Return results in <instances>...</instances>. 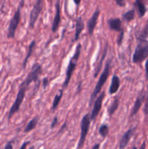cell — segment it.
<instances>
[{
  "label": "cell",
  "mask_w": 148,
  "mask_h": 149,
  "mask_svg": "<svg viewBox=\"0 0 148 149\" xmlns=\"http://www.w3.org/2000/svg\"><path fill=\"white\" fill-rule=\"evenodd\" d=\"M74 3L75 4V5L76 6H79L80 4H81V0H73Z\"/></svg>",
  "instance_id": "obj_34"
},
{
  "label": "cell",
  "mask_w": 148,
  "mask_h": 149,
  "mask_svg": "<svg viewBox=\"0 0 148 149\" xmlns=\"http://www.w3.org/2000/svg\"><path fill=\"white\" fill-rule=\"evenodd\" d=\"M144 112L147 116H148V92L146 96V101H145V108H144Z\"/></svg>",
  "instance_id": "obj_27"
},
{
  "label": "cell",
  "mask_w": 148,
  "mask_h": 149,
  "mask_svg": "<svg viewBox=\"0 0 148 149\" xmlns=\"http://www.w3.org/2000/svg\"><path fill=\"white\" fill-rule=\"evenodd\" d=\"M89 113H86L82 118L81 122V135H80L79 141H78V148L77 149H81L84 145L87 135H88L89 130L90 123H91Z\"/></svg>",
  "instance_id": "obj_6"
},
{
  "label": "cell",
  "mask_w": 148,
  "mask_h": 149,
  "mask_svg": "<svg viewBox=\"0 0 148 149\" xmlns=\"http://www.w3.org/2000/svg\"><path fill=\"white\" fill-rule=\"evenodd\" d=\"M38 121H39V118L36 116V117H34L33 119H32L30 122L28 123V125H26V128L24 130V132L27 133V132H30L33 130H34L36 128V125H37Z\"/></svg>",
  "instance_id": "obj_21"
},
{
  "label": "cell",
  "mask_w": 148,
  "mask_h": 149,
  "mask_svg": "<svg viewBox=\"0 0 148 149\" xmlns=\"http://www.w3.org/2000/svg\"><path fill=\"white\" fill-rule=\"evenodd\" d=\"M35 46H36V42H35V40H33L31 42H30V45H28V53H27V55H26V58H25V59H24V61H23V69H25V68H26V65H27L28 61L29 60L30 57L31 56V55L33 54V50H34Z\"/></svg>",
  "instance_id": "obj_19"
},
{
  "label": "cell",
  "mask_w": 148,
  "mask_h": 149,
  "mask_svg": "<svg viewBox=\"0 0 148 149\" xmlns=\"http://www.w3.org/2000/svg\"><path fill=\"white\" fill-rule=\"evenodd\" d=\"M145 71H146V77L148 80V60L147 61L146 63H145Z\"/></svg>",
  "instance_id": "obj_32"
},
{
  "label": "cell",
  "mask_w": 148,
  "mask_h": 149,
  "mask_svg": "<svg viewBox=\"0 0 148 149\" xmlns=\"http://www.w3.org/2000/svg\"><path fill=\"white\" fill-rule=\"evenodd\" d=\"M100 15V9L97 8V10L94 11L91 17L89 20L88 23H87V28H88V32L89 35H92L94 33V31L95 29L96 26L97 24V21H98L99 16Z\"/></svg>",
  "instance_id": "obj_10"
},
{
  "label": "cell",
  "mask_w": 148,
  "mask_h": 149,
  "mask_svg": "<svg viewBox=\"0 0 148 149\" xmlns=\"http://www.w3.org/2000/svg\"><path fill=\"white\" fill-rule=\"evenodd\" d=\"M108 26L110 27V29L115 31L120 32V31L123 30V29H122L121 20L118 17H114V18L109 19Z\"/></svg>",
  "instance_id": "obj_14"
},
{
  "label": "cell",
  "mask_w": 148,
  "mask_h": 149,
  "mask_svg": "<svg viewBox=\"0 0 148 149\" xmlns=\"http://www.w3.org/2000/svg\"><path fill=\"white\" fill-rule=\"evenodd\" d=\"M29 143H30V142H25L24 143H23V145L21 146V147H20V148L19 149H26V147H27V146L29 144Z\"/></svg>",
  "instance_id": "obj_33"
},
{
  "label": "cell",
  "mask_w": 148,
  "mask_h": 149,
  "mask_svg": "<svg viewBox=\"0 0 148 149\" xmlns=\"http://www.w3.org/2000/svg\"><path fill=\"white\" fill-rule=\"evenodd\" d=\"M25 0H21L19 4L17 9L15 12L14 15L12 17V19L10 21L8 28V32H7V37L9 39H13L15 36L16 30L19 26V23L20 22V17H21V10L24 4Z\"/></svg>",
  "instance_id": "obj_5"
},
{
  "label": "cell",
  "mask_w": 148,
  "mask_h": 149,
  "mask_svg": "<svg viewBox=\"0 0 148 149\" xmlns=\"http://www.w3.org/2000/svg\"><path fill=\"white\" fill-rule=\"evenodd\" d=\"M123 36H124V31H123V30H122V31H120V35H119L118 39V46H120V45L122 44V42H123Z\"/></svg>",
  "instance_id": "obj_26"
},
{
  "label": "cell",
  "mask_w": 148,
  "mask_h": 149,
  "mask_svg": "<svg viewBox=\"0 0 148 149\" xmlns=\"http://www.w3.org/2000/svg\"><path fill=\"white\" fill-rule=\"evenodd\" d=\"M28 149H35V148H34V146H31V147H30Z\"/></svg>",
  "instance_id": "obj_37"
},
{
  "label": "cell",
  "mask_w": 148,
  "mask_h": 149,
  "mask_svg": "<svg viewBox=\"0 0 148 149\" xmlns=\"http://www.w3.org/2000/svg\"><path fill=\"white\" fill-rule=\"evenodd\" d=\"M4 149H13L12 142V141H10V142L7 143L5 145V146H4Z\"/></svg>",
  "instance_id": "obj_30"
},
{
  "label": "cell",
  "mask_w": 148,
  "mask_h": 149,
  "mask_svg": "<svg viewBox=\"0 0 148 149\" xmlns=\"http://www.w3.org/2000/svg\"><path fill=\"white\" fill-rule=\"evenodd\" d=\"M148 37V23H147L145 27L144 28V29L142 30V31L141 32L140 35H139V39H146Z\"/></svg>",
  "instance_id": "obj_25"
},
{
  "label": "cell",
  "mask_w": 148,
  "mask_h": 149,
  "mask_svg": "<svg viewBox=\"0 0 148 149\" xmlns=\"http://www.w3.org/2000/svg\"><path fill=\"white\" fill-rule=\"evenodd\" d=\"M100 144L97 143V144H95V145H94V146L92 147V148H91V149H100Z\"/></svg>",
  "instance_id": "obj_35"
},
{
  "label": "cell",
  "mask_w": 148,
  "mask_h": 149,
  "mask_svg": "<svg viewBox=\"0 0 148 149\" xmlns=\"http://www.w3.org/2000/svg\"><path fill=\"white\" fill-rule=\"evenodd\" d=\"M148 58V41L139 39L136 47L133 52L132 61L133 63H139Z\"/></svg>",
  "instance_id": "obj_4"
},
{
  "label": "cell",
  "mask_w": 148,
  "mask_h": 149,
  "mask_svg": "<svg viewBox=\"0 0 148 149\" xmlns=\"http://www.w3.org/2000/svg\"><path fill=\"white\" fill-rule=\"evenodd\" d=\"M145 0H136L134 2L135 7L137 10L138 13L140 17H142L146 13V7H145Z\"/></svg>",
  "instance_id": "obj_18"
},
{
  "label": "cell",
  "mask_w": 148,
  "mask_h": 149,
  "mask_svg": "<svg viewBox=\"0 0 148 149\" xmlns=\"http://www.w3.org/2000/svg\"><path fill=\"white\" fill-rule=\"evenodd\" d=\"M135 17V10H131L129 11L126 12V13L123 15V17L126 21L130 22L132 20L134 19Z\"/></svg>",
  "instance_id": "obj_23"
},
{
  "label": "cell",
  "mask_w": 148,
  "mask_h": 149,
  "mask_svg": "<svg viewBox=\"0 0 148 149\" xmlns=\"http://www.w3.org/2000/svg\"><path fill=\"white\" fill-rule=\"evenodd\" d=\"M132 149H136V147H133V148H132Z\"/></svg>",
  "instance_id": "obj_38"
},
{
  "label": "cell",
  "mask_w": 148,
  "mask_h": 149,
  "mask_svg": "<svg viewBox=\"0 0 148 149\" xmlns=\"http://www.w3.org/2000/svg\"><path fill=\"white\" fill-rule=\"evenodd\" d=\"M107 49H108V45H107V43H106L105 46H104V49H103L102 55L101 58H100V62L98 63V64H97V67H96V68H95V71H94V77H95V78L97 77V75L99 74V73L100 72L101 69L102 68L103 61H104V58H105L106 55H107Z\"/></svg>",
  "instance_id": "obj_17"
},
{
  "label": "cell",
  "mask_w": 148,
  "mask_h": 149,
  "mask_svg": "<svg viewBox=\"0 0 148 149\" xmlns=\"http://www.w3.org/2000/svg\"><path fill=\"white\" fill-rule=\"evenodd\" d=\"M99 133L103 138L107 136L109 133V127L107 125H102L99 129Z\"/></svg>",
  "instance_id": "obj_24"
},
{
  "label": "cell",
  "mask_w": 148,
  "mask_h": 149,
  "mask_svg": "<svg viewBox=\"0 0 148 149\" xmlns=\"http://www.w3.org/2000/svg\"><path fill=\"white\" fill-rule=\"evenodd\" d=\"M145 143H143V144L142 145V146H141L140 149H145Z\"/></svg>",
  "instance_id": "obj_36"
},
{
  "label": "cell",
  "mask_w": 148,
  "mask_h": 149,
  "mask_svg": "<svg viewBox=\"0 0 148 149\" xmlns=\"http://www.w3.org/2000/svg\"><path fill=\"white\" fill-rule=\"evenodd\" d=\"M105 96V92L102 91L98 95L97 97H96L95 100L94 102V106H93V109L91 111V113L90 114V119L91 121L94 120L98 116L100 113V111H101L102 106V102Z\"/></svg>",
  "instance_id": "obj_9"
},
{
  "label": "cell",
  "mask_w": 148,
  "mask_h": 149,
  "mask_svg": "<svg viewBox=\"0 0 148 149\" xmlns=\"http://www.w3.org/2000/svg\"><path fill=\"white\" fill-rule=\"evenodd\" d=\"M41 65L39 63H35L34 65H33V67H32L31 70H30V71L29 72V74H28L26 78L25 79V80L23 81V82H25L26 84H28V85H30L32 82L36 81V80H38L39 76L41 75Z\"/></svg>",
  "instance_id": "obj_8"
},
{
  "label": "cell",
  "mask_w": 148,
  "mask_h": 149,
  "mask_svg": "<svg viewBox=\"0 0 148 149\" xmlns=\"http://www.w3.org/2000/svg\"><path fill=\"white\" fill-rule=\"evenodd\" d=\"M111 59H109L108 61L106 62L105 66H104V70H103V72L102 73V74L100 75L98 81H97V84H96L95 87H94V90H93L92 93H91V96H90L89 103V106H91V105L94 103V101L95 100L96 97H97V95L101 93L102 88L104 84L106 83L109 76H110V68H111Z\"/></svg>",
  "instance_id": "obj_1"
},
{
  "label": "cell",
  "mask_w": 148,
  "mask_h": 149,
  "mask_svg": "<svg viewBox=\"0 0 148 149\" xmlns=\"http://www.w3.org/2000/svg\"><path fill=\"white\" fill-rule=\"evenodd\" d=\"M116 4L120 7H124L126 5V0H115Z\"/></svg>",
  "instance_id": "obj_29"
},
{
  "label": "cell",
  "mask_w": 148,
  "mask_h": 149,
  "mask_svg": "<svg viewBox=\"0 0 148 149\" xmlns=\"http://www.w3.org/2000/svg\"><path fill=\"white\" fill-rule=\"evenodd\" d=\"M48 83H49V80H48V79L47 78L44 79H43V86H44V88H45V87H46Z\"/></svg>",
  "instance_id": "obj_31"
},
{
  "label": "cell",
  "mask_w": 148,
  "mask_h": 149,
  "mask_svg": "<svg viewBox=\"0 0 148 149\" xmlns=\"http://www.w3.org/2000/svg\"><path fill=\"white\" fill-rule=\"evenodd\" d=\"M81 48H82V46H81V44H78L76 48H75V53H74V55H73V57L70 60L69 64H68V68H67L65 79L64 81L63 84H62L63 88H66L68 86V84H69L70 80H71V77H72L74 71H75V68H76L77 63H78V60H79L80 55H81Z\"/></svg>",
  "instance_id": "obj_2"
},
{
  "label": "cell",
  "mask_w": 148,
  "mask_h": 149,
  "mask_svg": "<svg viewBox=\"0 0 148 149\" xmlns=\"http://www.w3.org/2000/svg\"><path fill=\"white\" fill-rule=\"evenodd\" d=\"M57 124V116H55V117H54L53 120H52V123H51V126H50L51 129H54V128L56 127Z\"/></svg>",
  "instance_id": "obj_28"
},
{
  "label": "cell",
  "mask_w": 148,
  "mask_h": 149,
  "mask_svg": "<svg viewBox=\"0 0 148 149\" xmlns=\"http://www.w3.org/2000/svg\"><path fill=\"white\" fill-rule=\"evenodd\" d=\"M28 87L29 85L26 84V83L23 82V81L20 84V87H19V91L17 95V97H16L12 106L10 108V111H9L8 120H10V119L14 116L15 113L18 112V111L20 110V106H21L22 103H23V100H24L25 96H26V90L28 88Z\"/></svg>",
  "instance_id": "obj_3"
},
{
  "label": "cell",
  "mask_w": 148,
  "mask_h": 149,
  "mask_svg": "<svg viewBox=\"0 0 148 149\" xmlns=\"http://www.w3.org/2000/svg\"><path fill=\"white\" fill-rule=\"evenodd\" d=\"M119 106V98L118 97H116L115 98H114L113 101L112 102L111 104L110 105L108 108H107V111L110 116H112L115 112L117 111L118 108Z\"/></svg>",
  "instance_id": "obj_20"
},
{
  "label": "cell",
  "mask_w": 148,
  "mask_h": 149,
  "mask_svg": "<svg viewBox=\"0 0 148 149\" xmlns=\"http://www.w3.org/2000/svg\"><path fill=\"white\" fill-rule=\"evenodd\" d=\"M84 29V23L82 17L81 16H78L77 19L75 20V34H74V39L73 42H76L78 40L81 35V32Z\"/></svg>",
  "instance_id": "obj_13"
},
{
  "label": "cell",
  "mask_w": 148,
  "mask_h": 149,
  "mask_svg": "<svg viewBox=\"0 0 148 149\" xmlns=\"http://www.w3.org/2000/svg\"><path fill=\"white\" fill-rule=\"evenodd\" d=\"M62 95H63V90H61L60 91H59V94H57L56 95H55V98H54L53 100V103H52V110L53 111H55L57 109V106H59V102H60L61 99H62Z\"/></svg>",
  "instance_id": "obj_22"
},
{
  "label": "cell",
  "mask_w": 148,
  "mask_h": 149,
  "mask_svg": "<svg viewBox=\"0 0 148 149\" xmlns=\"http://www.w3.org/2000/svg\"><path fill=\"white\" fill-rule=\"evenodd\" d=\"M55 15L54 17L53 22L52 25V31L53 33L57 32L59 28V23L61 21L60 17V6H59V0H57L56 4H55Z\"/></svg>",
  "instance_id": "obj_11"
},
{
  "label": "cell",
  "mask_w": 148,
  "mask_h": 149,
  "mask_svg": "<svg viewBox=\"0 0 148 149\" xmlns=\"http://www.w3.org/2000/svg\"><path fill=\"white\" fill-rule=\"evenodd\" d=\"M135 132V128H131L129 130L125 132L124 135L120 138V143H119V148L120 149H124L128 145L129 142L130 141L131 138L133 136Z\"/></svg>",
  "instance_id": "obj_12"
},
{
  "label": "cell",
  "mask_w": 148,
  "mask_h": 149,
  "mask_svg": "<svg viewBox=\"0 0 148 149\" xmlns=\"http://www.w3.org/2000/svg\"><path fill=\"white\" fill-rule=\"evenodd\" d=\"M145 94H140L136 98V101H135L134 105H133V108H132L131 113V116H133L137 113L139 110L140 109L141 106H142V103H143L144 100H145Z\"/></svg>",
  "instance_id": "obj_16"
},
{
  "label": "cell",
  "mask_w": 148,
  "mask_h": 149,
  "mask_svg": "<svg viewBox=\"0 0 148 149\" xmlns=\"http://www.w3.org/2000/svg\"><path fill=\"white\" fill-rule=\"evenodd\" d=\"M120 85V81L119 77L117 75H113L112 78L111 84L109 87V93L110 95H113L118 92Z\"/></svg>",
  "instance_id": "obj_15"
},
{
  "label": "cell",
  "mask_w": 148,
  "mask_h": 149,
  "mask_svg": "<svg viewBox=\"0 0 148 149\" xmlns=\"http://www.w3.org/2000/svg\"><path fill=\"white\" fill-rule=\"evenodd\" d=\"M44 7V0H36L33 5V9L30 14V22L29 26L30 29H33L36 20H38L39 15L41 13Z\"/></svg>",
  "instance_id": "obj_7"
}]
</instances>
